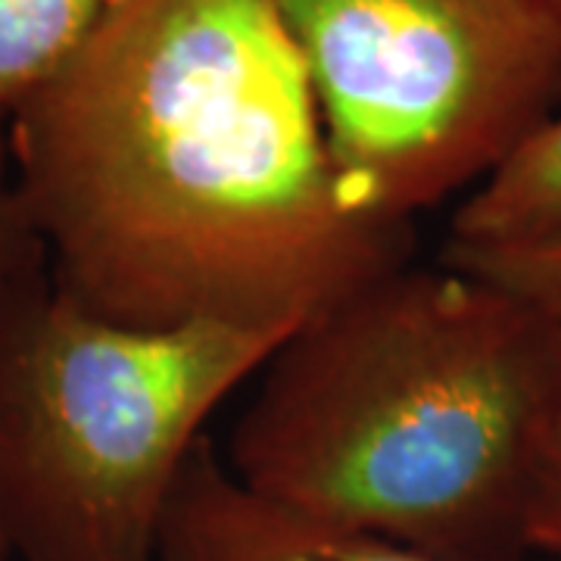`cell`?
Listing matches in <instances>:
<instances>
[{
	"mask_svg": "<svg viewBox=\"0 0 561 561\" xmlns=\"http://www.w3.org/2000/svg\"><path fill=\"white\" fill-rule=\"evenodd\" d=\"M50 278L131 328L294 324L409 262L356 213L268 0H113L10 113Z\"/></svg>",
	"mask_w": 561,
	"mask_h": 561,
	"instance_id": "obj_1",
	"label": "cell"
},
{
	"mask_svg": "<svg viewBox=\"0 0 561 561\" xmlns=\"http://www.w3.org/2000/svg\"><path fill=\"white\" fill-rule=\"evenodd\" d=\"M559 324L443 262L397 265L262 368L228 471L306 518L443 561H515Z\"/></svg>",
	"mask_w": 561,
	"mask_h": 561,
	"instance_id": "obj_2",
	"label": "cell"
},
{
	"mask_svg": "<svg viewBox=\"0 0 561 561\" xmlns=\"http://www.w3.org/2000/svg\"><path fill=\"white\" fill-rule=\"evenodd\" d=\"M294 324L131 328L44 268L0 294V518L22 561H157L206 421Z\"/></svg>",
	"mask_w": 561,
	"mask_h": 561,
	"instance_id": "obj_3",
	"label": "cell"
},
{
	"mask_svg": "<svg viewBox=\"0 0 561 561\" xmlns=\"http://www.w3.org/2000/svg\"><path fill=\"white\" fill-rule=\"evenodd\" d=\"M316 88L350 206L412 219L478 187L561 106L549 0H268Z\"/></svg>",
	"mask_w": 561,
	"mask_h": 561,
	"instance_id": "obj_4",
	"label": "cell"
},
{
	"mask_svg": "<svg viewBox=\"0 0 561 561\" xmlns=\"http://www.w3.org/2000/svg\"><path fill=\"white\" fill-rule=\"evenodd\" d=\"M157 561H443L280 508L247 490L203 440L181 474Z\"/></svg>",
	"mask_w": 561,
	"mask_h": 561,
	"instance_id": "obj_5",
	"label": "cell"
},
{
	"mask_svg": "<svg viewBox=\"0 0 561 561\" xmlns=\"http://www.w3.org/2000/svg\"><path fill=\"white\" fill-rule=\"evenodd\" d=\"M561 234V106L471 187L446 250H512Z\"/></svg>",
	"mask_w": 561,
	"mask_h": 561,
	"instance_id": "obj_6",
	"label": "cell"
},
{
	"mask_svg": "<svg viewBox=\"0 0 561 561\" xmlns=\"http://www.w3.org/2000/svg\"><path fill=\"white\" fill-rule=\"evenodd\" d=\"M113 0H0V113L69 60Z\"/></svg>",
	"mask_w": 561,
	"mask_h": 561,
	"instance_id": "obj_7",
	"label": "cell"
},
{
	"mask_svg": "<svg viewBox=\"0 0 561 561\" xmlns=\"http://www.w3.org/2000/svg\"><path fill=\"white\" fill-rule=\"evenodd\" d=\"M443 262L500 284L502 290L561 324V234L512 250H443Z\"/></svg>",
	"mask_w": 561,
	"mask_h": 561,
	"instance_id": "obj_8",
	"label": "cell"
},
{
	"mask_svg": "<svg viewBox=\"0 0 561 561\" xmlns=\"http://www.w3.org/2000/svg\"><path fill=\"white\" fill-rule=\"evenodd\" d=\"M50 268L44 241L25 209L10 153V116L0 113V294Z\"/></svg>",
	"mask_w": 561,
	"mask_h": 561,
	"instance_id": "obj_9",
	"label": "cell"
},
{
	"mask_svg": "<svg viewBox=\"0 0 561 561\" xmlns=\"http://www.w3.org/2000/svg\"><path fill=\"white\" fill-rule=\"evenodd\" d=\"M527 549L561 556V324L556 346V381L542 431L540 461L527 508Z\"/></svg>",
	"mask_w": 561,
	"mask_h": 561,
	"instance_id": "obj_10",
	"label": "cell"
},
{
	"mask_svg": "<svg viewBox=\"0 0 561 561\" xmlns=\"http://www.w3.org/2000/svg\"><path fill=\"white\" fill-rule=\"evenodd\" d=\"M13 556V549H10V540H7V527H3V518H0V561H7Z\"/></svg>",
	"mask_w": 561,
	"mask_h": 561,
	"instance_id": "obj_11",
	"label": "cell"
},
{
	"mask_svg": "<svg viewBox=\"0 0 561 561\" xmlns=\"http://www.w3.org/2000/svg\"><path fill=\"white\" fill-rule=\"evenodd\" d=\"M549 3H552V7H556V10L561 13V0H549Z\"/></svg>",
	"mask_w": 561,
	"mask_h": 561,
	"instance_id": "obj_12",
	"label": "cell"
}]
</instances>
